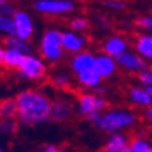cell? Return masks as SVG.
Wrapping results in <instances>:
<instances>
[{"label":"cell","instance_id":"cell-20","mask_svg":"<svg viewBox=\"0 0 152 152\" xmlns=\"http://www.w3.org/2000/svg\"><path fill=\"white\" fill-rule=\"evenodd\" d=\"M18 106L15 99H4L0 102V119H17Z\"/></svg>","mask_w":152,"mask_h":152},{"label":"cell","instance_id":"cell-32","mask_svg":"<svg viewBox=\"0 0 152 152\" xmlns=\"http://www.w3.org/2000/svg\"><path fill=\"white\" fill-rule=\"evenodd\" d=\"M4 55H6V45H3V44H0V66H3Z\"/></svg>","mask_w":152,"mask_h":152},{"label":"cell","instance_id":"cell-13","mask_svg":"<svg viewBox=\"0 0 152 152\" xmlns=\"http://www.w3.org/2000/svg\"><path fill=\"white\" fill-rule=\"evenodd\" d=\"M95 70L97 71V74H99L103 80L114 77V74H115L118 70L117 59L113 56H108V55H106V53H103V52L99 53V55H96Z\"/></svg>","mask_w":152,"mask_h":152},{"label":"cell","instance_id":"cell-5","mask_svg":"<svg viewBox=\"0 0 152 152\" xmlns=\"http://www.w3.org/2000/svg\"><path fill=\"white\" fill-rule=\"evenodd\" d=\"M110 102L106 96L96 92H84L77 96V111L81 117H88L92 113H104Z\"/></svg>","mask_w":152,"mask_h":152},{"label":"cell","instance_id":"cell-12","mask_svg":"<svg viewBox=\"0 0 152 152\" xmlns=\"http://www.w3.org/2000/svg\"><path fill=\"white\" fill-rule=\"evenodd\" d=\"M74 108L69 100L64 99H55L51 106V113H50V121L56 122V124H62L66 122L73 117Z\"/></svg>","mask_w":152,"mask_h":152},{"label":"cell","instance_id":"cell-29","mask_svg":"<svg viewBox=\"0 0 152 152\" xmlns=\"http://www.w3.org/2000/svg\"><path fill=\"white\" fill-rule=\"evenodd\" d=\"M17 12V8L12 6L11 3H4L3 6H0V14L6 15V17H14V14Z\"/></svg>","mask_w":152,"mask_h":152},{"label":"cell","instance_id":"cell-33","mask_svg":"<svg viewBox=\"0 0 152 152\" xmlns=\"http://www.w3.org/2000/svg\"><path fill=\"white\" fill-rule=\"evenodd\" d=\"M55 149H56V147H53V145H47V147H44V148L41 149V152H55Z\"/></svg>","mask_w":152,"mask_h":152},{"label":"cell","instance_id":"cell-31","mask_svg":"<svg viewBox=\"0 0 152 152\" xmlns=\"http://www.w3.org/2000/svg\"><path fill=\"white\" fill-rule=\"evenodd\" d=\"M100 115H102V113H92V114H89L88 117H86V121H89L91 124L96 125V122L100 119Z\"/></svg>","mask_w":152,"mask_h":152},{"label":"cell","instance_id":"cell-3","mask_svg":"<svg viewBox=\"0 0 152 152\" xmlns=\"http://www.w3.org/2000/svg\"><path fill=\"white\" fill-rule=\"evenodd\" d=\"M62 32L60 29L50 28L42 33L39 44L41 58L50 63H58L64 58V50L62 45Z\"/></svg>","mask_w":152,"mask_h":152},{"label":"cell","instance_id":"cell-36","mask_svg":"<svg viewBox=\"0 0 152 152\" xmlns=\"http://www.w3.org/2000/svg\"><path fill=\"white\" fill-rule=\"evenodd\" d=\"M119 152H132V151H130V148H129V147H127V148L122 149V151H119Z\"/></svg>","mask_w":152,"mask_h":152},{"label":"cell","instance_id":"cell-38","mask_svg":"<svg viewBox=\"0 0 152 152\" xmlns=\"http://www.w3.org/2000/svg\"><path fill=\"white\" fill-rule=\"evenodd\" d=\"M0 152H4V151H3V149H1V148H0Z\"/></svg>","mask_w":152,"mask_h":152},{"label":"cell","instance_id":"cell-8","mask_svg":"<svg viewBox=\"0 0 152 152\" xmlns=\"http://www.w3.org/2000/svg\"><path fill=\"white\" fill-rule=\"evenodd\" d=\"M15 25V37L25 41H30L34 34V21L25 10H17L12 17Z\"/></svg>","mask_w":152,"mask_h":152},{"label":"cell","instance_id":"cell-15","mask_svg":"<svg viewBox=\"0 0 152 152\" xmlns=\"http://www.w3.org/2000/svg\"><path fill=\"white\" fill-rule=\"evenodd\" d=\"M134 51L147 62H152V33H140L133 41Z\"/></svg>","mask_w":152,"mask_h":152},{"label":"cell","instance_id":"cell-23","mask_svg":"<svg viewBox=\"0 0 152 152\" xmlns=\"http://www.w3.org/2000/svg\"><path fill=\"white\" fill-rule=\"evenodd\" d=\"M0 36L4 37L15 36V25L12 17H6L0 14Z\"/></svg>","mask_w":152,"mask_h":152},{"label":"cell","instance_id":"cell-35","mask_svg":"<svg viewBox=\"0 0 152 152\" xmlns=\"http://www.w3.org/2000/svg\"><path fill=\"white\" fill-rule=\"evenodd\" d=\"M55 152H67L66 149H63V148H56L55 149Z\"/></svg>","mask_w":152,"mask_h":152},{"label":"cell","instance_id":"cell-9","mask_svg":"<svg viewBox=\"0 0 152 152\" xmlns=\"http://www.w3.org/2000/svg\"><path fill=\"white\" fill-rule=\"evenodd\" d=\"M89 37L85 33H75L73 30H63L62 32V45L64 52L75 53L85 51V47L89 45Z\"/></svg>","mask_w":152,"mask_h":152},{"label":"cell","instance_id":"cell-14","mask_svg":"<svg viewBox=\"0 0 152 152\" xmlns=\"http://www.w3.org/2000/svg\"><path fill=\"white\" fill-rule=\"evenodd\" d=\"M129 142H130V137L125 132L111 133V134H108L106 142L103 145L102 152H119L122 149L127 148Z\"/></svg>","mask_w":152,"mask_h":152},{"label":"cell","instance_id":"cell-19","mask_svg":"<svg viewBox=\"0 0 152 152\" xmlns=\"http://www.w3.org/2000/svg\"><path fill=\"white\" fill-rule=\"evenodd\" d=\"M4 45H6V48H12V50L21 51V52L25 53V55H34V48H33V45L30 44V41L21 40V39H18V37H15V36L6 37Z\"/></svg>","mask_w":152,"mask_h":152},{"label":"cell","instance_id":"cell-24","mask_svg":"<svg viewBox=\"0 0 152 152\" xmlns=\"http://www.w3.org/2000/svg\"><path fill=\"white\" fill-rule=\"evenodd\" d=\"M51 82L53 84L55 88H59V89H67L69 86H71V75L66 71H60V73H56V74H53L52 80Z\"/></svg>","mask_w":152,"mask_h":152},{"label":"cell","instance_id":"cell-18","mask_svg":"<svg viewBox=\"0 0 152 152\" xmlns=\"http://www.w3.org/2000/svg\"><path fill=\"white\" fill-rule=\"evenodd\" d=\"M26 55L22 53L21 51L12 50V48H6V55H4V62L3 67L7 70H18L19 64L22 63V60Z\"/></svg>","mask_w":152,"mask_h":152},{"label":"cell","instance_id":"cell-2","mask_svg":"<svg viewBox=\"0 0 152 152\" xmlns=\"http://www.w3.org/2000/svg\"><path fill=\"white\" fill-rule=\"evenodd\" d=\"M138 117L133 110L125 108V107H114L107 108L104 113H102L100 119L96 122L95 126L102 130L103 133L111 134L118 132H125L126 129H132L137 124Z\"/></svg>","mask_w":152,"mask_h":152},{"label":"cell","instance_id":"cell-7","mask_svg":"<svg viewBox=\"0 0 152 152\" xmlns=\"http://www.w3.org/2000/svg\"><path fill=\"white\" fill-rule=\"evenodd\" d=\"M118 67L122 70L127 71V73H134V74H140L142 71L148 70V62L142 59L134 50H127L122 55L117 58Z\"/></svg>","mask_w":152,"mask_h":152},{"label":"cell","instance_id":"cell-22","mask_svg":"<svg viewBox=\"0 0 152 152\" xmlns=\"http://www.w3.org/2000/svg\"><path fill=\"white\" fill-rule=\"evenodd\" d=\"M91 28V21L84 15H77L69 21V29L75 33H85Z\"/></svg>","mask_w":152,"mask_h":152},{"label":"cell","instance_id":"cell-16","mask_svg":"<svg viewBox=\"0 0 152 152\" xmlns=\"http://www.w3.org/2000/svg\"><path fill=\"white\" fill-rule=\"evenodd\" d=\"M127 100L136 107L147 108L152 104V96L148 95V92L144 89V86H132L127 91Z\"/></svg>","mask_w":152,"mask_h":152},{"label":"cell","instance_id":"cell-17","mask_svg":"<svg viewBox=\"0 0 152 152\" xmlns=\"http://www.w3.org/2000/svg\"><path fill=\"white\" fill-rule=\"evenodd\" d=\"M75 78H77V82L81 85L82 88L93 89V91H95L96 88H99L100 85H102V81H103V78L97 74V71H96L95 69L75 75Z\"/></svg>","mask_w":152,"mask_h":152},{"label":"cell","instance_id":"cell-6","mask_svg":"<svg viewBox=\"0 0 152 152\" xmlns=\"http://www.w3.org/2000/svg\"><path fill=\"white\" fill-rule=\"evenodd\" d=\"M33 8L39 14L58 17L71 14L77 8V3L74 0H34Z\"/></svg>","mask_w":152,"mask_h":152},{"label":"cell","instance_id":"cell-11","mask_svg":"<svg viewBox=\"0 0 152 152\" xmlns=\"http://www.w3.org/2000/svg\"><path fill=\"white\" fill-rule=\"evenodd\" d=\"M96 55H93L91 51H82L70 58V70L75 75L85 73V71L93 70L95 69Z\"/></svg>","mask_w":152,"mask_h":152},{"label":"cell","instance_id":"cell-25","mask_svg":"<svg viewBox=\"0 0 152 152\" xmlns=\"http://www.w3.org/2000/svg\"><path fill=\"white\" fill-rule=\"evenodd\" d=\"M134 25L140 30L152 33V15H140V17H137L134 21Z\"/></svg>","mask_w":152,"mask_h":152},{"label":"cell","instance_id":"cell-30","mask_svg":"<svg viewBox=\"0 0 152 152\" xmlns=\"http://www.w3.org/2000/svg\"><path fill=\"white\" fill-rule=\"evenodd\" d=\"M142 115H144V119L147 121L148 124L152 125V104H151L149 107H147V108H145V110H144V114H142Z\"/></svg>","mask_w":152,"mask_h":152},{"label":"cell","instance_id":"cell-26","mask_svg":"<svg viewBox=\"0 0 152 152\" xmlns=\"http://www.w3.org/2000/svg\"><path fill=\"white\" fill-rule=\"evenodd\" d=\"M18 127V122L15 119H0V133H14Z\"/></svg>","mask_w":152,"mask_h":152},{"label":"cell","instance_id":"cell-34","mask_svg":"<svg viewBox=\"0 0 152 152\" xmlns=\"http://www.w3.org/2000/svg\"><path fill=\"white\" fill-rule=\"evenodd\" d=\"M144 89L148 92V95L149 96H152V86H144Z\"/></svg>","mask_w":152,"mask_h":152},{"label":"cell","instance_id":"cell-4","mask_svg":"<svg viewBox=\"0 0 152 152\" xmlns=\"http://www.w3.org/2000/svg\"><path fill=\"white\" fill-rule=\"evenodd\" d=\"M48 74V66L45 60L36 55H26L17 70L19 78H25L29 81H41Z\"/></svg>","mask_w":152,"mask_h":152},{"label":"cell","instance_id":"cell-21","mask_svg":"<svg viewBox=\"0 0 152 152\" xmlns=\"http://www.w3.org/2000/svg\"><path fill=\"white\" fill-rule=\"evenodd\" d=\"M129 148L132 152H152V142L142 136H133L130 137Z\"/></svg>","mask_w":152,"mask_h":152},{"label":"cell","instance_id":"cell-27","mask_svg":"<svg viewBox=\"0 0 152 152\" xmlns=\"http://www.w3.org/2000/svg\"><path fill=\"white\" fill-rule=\"evenodd\" d=\"M104 4L107 8H110L113 11H124L127 8L126 0H107Z\"/></svg>","mask_w":152,"mask_h":152},{"label":"cell","instance_id":"cell-10","mask_svg":"<svg viewBox=\"0 0 152 152\" xmlns=\"http://www.w3.org/2000/svg\"><path fill=\"white\" fill-rule=\"evenodd\" d=\"M129 50V40L122 34H114L107 37L102 44V52L117 59L119 55Z\"/></svg>","mask_w":152,"mask_h":152},{"label":"cell","instance_id":"cell-1","mask_svg":"<svg viewBox=\"0 0 152 152\" xmlns=\"http://www.w3.org/2000/svg\"><path fill=\"white\" fill-rule=\"evenodd\" d=\"M18 122L25 126H36L50 121L52 100L36 89H25L15 96Z\"/></svg>","mask_w":152,"mask_h":152},{"label":"cell","instance_id":"cell-28","mask_svg":"<svg viewBox=\"0 0 152 152\" xmlns=\"http://www.w3.org/2000/svg\"><path fill=\"white\" fill-rule=\"evenodd\" d=\"M137 80L142 86H152V70L148 69V70L137 74Z\"/></svg>","mask_w":152,"mask_h":152},{"label":"cell","instance_id":"cell-37","mask_svg":"<svg viewBox=\"0 0 152 152\" xmlns=\"http://www.w3.org/2000/svg\"><path fill=\"white\" fill-rule=\"evenodd\" d=\"M4 3H7V0H0V6H3Z\"/></svg>","mask_w":152,"mask_h":152}]
</instances>
